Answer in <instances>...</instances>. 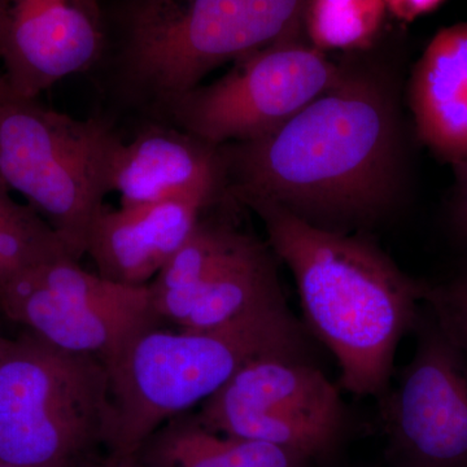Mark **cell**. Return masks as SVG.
<instances>
[{"label": "cell", "mask_w": 467, "mask_h": 467, "mask_svg": "<svg viewBox=\"0 0 467 467\" xmlns=\"http://www.w3.org/2000/svg\"><path fill=\"white\" fill-rule=\"evenodd\" d=\"M395 101L378 77L347 69L337 88L269 134L221 146L225 192L261 199L313 225L365 223L391 205L400 180Z\"/></svg>", "instance_id": "1"}, {"label": "cell", "mask_w": 467, "mask_h": 467, "mask_svg": "<svg viewBox=\"0 0 467 467\" xmlns=\"http://www.w3.org/2000/svg\"><path fill=\"white\" fill-rule=\"evenodd\" d=\"M242 204L261 218L270 247L290 267L306 324L337 358L344 389L382 398L399 343L416 327L425 282L362 238L313 225L272 202Z\"/></svg>", "instance_id": "2"}, {"label": "cell", "mask_w": 467, "mask_h": 467, "mask_svg": "<svg viewBox=\"0 0 467 467\" xmlns=\"http://www.w3.org/2000/svg\"><path fill=\"white\" fill-rule=\"evenodd\" d=\"M306 0H124L94 72L119 109L143 122L169 110L216 67L303 38Z\"/></svg>", "instance_id": "3"}, {"label": "cell", "mask_w": 467, "mask_h": 467, "mask_svg": "<svg viewBox=\"0 0 467 467\" xmlns=\"http://www.w3.org/2000/svg\"><path fill=\"white\" fill-rule=\"evenodd\" d=\"M304 343L284 299L211 330L144 328L104 362L112 401L106 450L134 454L156 430L208 400L245 365L270 356L303 358Z\"/></svg>", "instance_id": "4"}, {"label": "cell", "mask_w": 467, "mask_h": 467, "mask_svg": "<svg viewBox=\"0 0 467 467\" xmlns=\"http://www.w3.org/2000/svg\"><path fill=\"white\" fill-rule=\"evenodd\" d=\"M112 401L100 358L29 333L0 359V462L76 467L106 450Z\"/></svg>", "instance_id": "5"}, {"label": "cell", "mask_w": 467, "mask_h": 467, "mask_svg": "<svg viewBox=\"0 0 467 467\" xmlns=\"http://www.w3.org/2000/svg\"><path fill=\"white\" fill-rule=\"evenodd\" d=\"M121 140L106 117L75 119L38 99L0 104V180L50 223L77 261L110 192Z\"/></svg>", "instance_id": "6"}, {"label": "cell", "mask_w": 467, "mask_h": 467, "mask_svg": "<svg viewBox=\"0 0 467 467\" xmlns=\"http://www.w3.org/2000/svg\"><path fill=\"white\" fill-rule=\"evenodd\" d=\"M346 73L303 38L285 39L238 58L226 75L193 88L164 122L214 146L248 142L333 90Z\"/></svg>", "instance_id": "7"}, {"label": "cell", "mask_w": 467, "mask_h": 467, "mask_svg": "<svg viewBox=\"0 0 467 467\" xmlns=\"http://www.w3.org/2000/svg\"><path fill=\"white\" fill-rule=\"evenodd\" d=\"M0 309L43 342L103 362L144 328L160 324L149 285L117 284L70 257L12 276L0 291Z\"/></svg>", "instance_id": "8"}, {"label": "cell", "mask_w": 467, "mask_h": 467, "mask_svg": "<svg viewBox=\"0 0 467 467\" xmlns=\"http://www.w3.org/2000/svg\"><path fill=\"white\" fill-rule=\"evenodd\" d=\"M196 416L212 431L270 442L312 459L339 438L344 408L337 387L304 358L270 356L241 368Z\"/></svg>", "instance_id": "9"}, {"label": "cell", "mask_w": 467, "mask_h": 467, "mask_svg": "<svg viewBox=\"0 0 467 467\" xmlns=\"http://www.w3.org/2000/svg\"><path fill=\"white\" fill-rule=\"evenodd\" d=\"M413 358L382 396L398 467H467V356L432 316L418 317Z\"/></svg>", "instance_id": "10"}, {"label": "cell", "mask_w": 467, "mask_h": 467, "mask_svg": "<svg viewBox=\"0 0 467 467\" xmlns=\"http://www.w3.org/2000/svg\"><path fill=\"white\" fill-rule=\"evenodd\" d=\"M109 42L99 0H0V60L12 98L38 99L94 70Z\"/></svg>", "instance_id": "11"}, {"label": "cell", "mask_w": 467, "mask_h": 467, "mask_svg": "<svg viewBox=\"0 0 467 467\" xmlns=\"http://www.w3.org/2000/svg\"><path fill=\"white\" fill-rule=\"evenodd\" d=\"M220 196L225 195L192 193L113 211L104 207L88 233L86 254L103 278L150 285Z\"/></svg>", "instance_id": "12"}, {"label": "cell", "mask_w": 467, "mask_h": 467, "mask_svg": "<svg viewBox=\"0 0 467 467\" xmlns=\"http://www.w3.org/2000/svg\"><path fill=\"white\" fill-rule=\"evenodd\" d=\"M109 190L121 205L149 204L192 195H226L221 146L167 122L146 121L130 142L117 146Z\"/></svg>", "instance_id": "13"}, {"label": "cell", "mask_w": 467, "mask_h": 467, "mask_svg": "<svg viewBox=\"0 0 467 467\" xmlns=\"http://www.w3.org/2000/svg\"><path fill=\"white\" fill-rule=\"evenodd\" d=\"M417 135L454 168L467 162V21L442 27L417 61L409 85Z\"/></svg>", "instance_id": "14"}, {"label": "cell", "mask_w": 467, "mask_h": 467, "mask_svg": "<svg viewBox=\"0 0 467 467\" xmlns=\"http://www.w3.org/2000/svg\"><path fill=\"white\" fill-rule=\"evenodd\" d=\"M150 467H304L300 451L220 434L183 413L156 430L135 451Z\"/></svg>", "instance_id": "15"}, {"label": "cell", "mask_w": 467, "mask_h": 467, "mask_svg": "<svg viewBox=\"0 0 467 467\" xmlns=\"http://www.w3.org/2000/svg\"><path fill=\"white\" fill-rule=\"evenodd\" d=\"M282 299L272 254L250 238L199 288L180 328L211 330Z\"/></svg>", "instance_id": "16"}, {"label": "cell", "mask_w": 467, "mask_h": 467, "mask_svg": "<svg viewBox=\"0 0 467 467\" xmlns=\"http://www.w3.org/2000/svg\"><path fill=\"white\" fill-rule=\"evenodd\" d=\"M250 238L227 223L208 220L202 214L186 242L149 285L153 312L159 321L180 327L192 312L199 288Z\"/></svg>", "instance_id": "17"}, {"label": "cell", "mask_w": 467, "mask_h": 467, "mask_svg": "<svg viewBox=\"0 0 467 467\" xmlns=\"http://www.w3.org/2000/svg\"><path fill=\"white\" fill-rule=\"evenodd\" d=\"M383 0H306L304 33L321 51L370 47L383 26Z\"/></svg>", "instance_id": "18"}, {"label": "cell", "mask_w": 467, "mask_h": 467, "mask_svg": "<svg viewBox=\"0 0 467 467\" xmlns=\"http://www.w3.org/2000/svg\"><path fill=\"white\" fill-rule=\"evenodd\" d=\"M423 303L442 333L467 356V260L436 284H425Z\"/></svg>", "instance_id": "19"}, {"label": "cell", "mask_w": 467, "mask_h": 467, "mask_svg": "<svg viewBox=\"0 0 467 467\" xmlns=\"http://www.w3.org/2000/svg\"><path fill=\"white\" fill-rule=\"evenodd\" d=\"M457 184L451 204V223L454 232L467 243V162L456 168Z\"/></svg>", "instance_id": "20"}, {"label": "cell", "mask_w": 467, "mask_h": 467, "mask_svg": "<svg viewBox=\"0 0 467 467\" xmlns=\"http://www.w3.org/2000/svg\"><path fill=\"white\" fill-rule=\"evenodd\" d=\"M383 2L387 12H389L392 16L404 23H411L441 7L445 0H383Z\"/></svg>", "instance_id": "21"}, {"label": "cell", "mask_w": 467, "mask_h": 467, "mask_svg": "<svg viewBox=\"0 0 467 467\" xmlns=\"http://www.w3.org/2000/svg\"><path fill=\"white\" fill-rule=\"evenodd\" d=\"M76 467H117L116 456L107 450H104L103 454L94 451Z\"/></svg>", "instance_id": "22"}, {"label": "cell", "mask_w": 467, "mask_h": 467, "mask_svg": "<svg viewBox=\"0 0 467 467\" xmlns=\"http://www.w3.org/2000/svg\"><path fill=\"white\" fill-rule=\"evenodd\" d=\"M117 467H150L137 454H116Z\"/></svg>", "instance_id": "23"}, {"label": "cell", "mask_w": 467, "mask_h": 467, "mask_svg": "<svg viewBox=\"0 0 467 467\" xmlns=\"http://www.w3.org/2000/svg\"><path fill=\"white\" fill-rule=\"evenodd\" d=\"M9 99H12L11 88H9L7 78L2 75L0 76V104Z\"/></svg>", "instance_id": "24"}, {"label": "cell", "mask_w": 467, "mask_h": 467, "mask_svg": "<svg viewBox=\"0 0 467 467\" xmlns=\"http://www.w3.org/2000/svg\"><path fill=\"white\" fill-rule=\"evenodd\" d=\"M9 192H11V190H9L8 187L5 186V183L0 180V211H2L3 208L7 207L9 202L14 201V199L11 198V195H9Z\"/></svg>", "instance_id": "25"}, {"label": "cell", "mask_w": 467, "mask_h": 467, "mask_svg": "<svg viewBox=\"0 0 467 467\" xmlns=\"http://www.w3.org/2000/svg\"><path fill=\"white\" fill-rule=\"evenodd\" d=\"M12 343H14V340L5 339V337H3L2 335H0V359H2L3 356H5V353L8 352V349L11 348Z\"/></svg>", "instance_id": "26"}, {"label": "cell", "mask_w": 467, "mask_h": 467, "mask_svg": "<svg viewBox=\"0 0 467 467\" xmlns=\"http://www.w3.org/2000/svg\"><path fill=\"white\" fill-rule=\"evenodd\" d=\"M0 467H15V466L5 465V463L0 462Z\"/></svg>", "instance_id": "27"}]
</instances>
